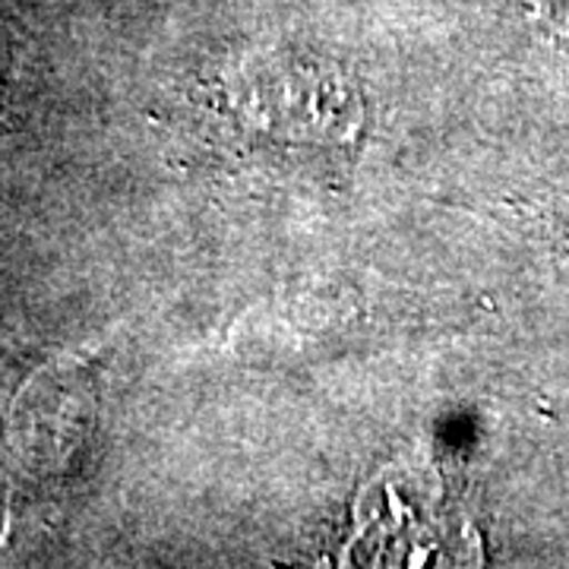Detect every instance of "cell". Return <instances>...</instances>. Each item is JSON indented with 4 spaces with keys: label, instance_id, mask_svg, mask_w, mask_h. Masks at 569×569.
Segmentation results:
<instances>
[{
    "label": "cell",
    "instance_id": "obj_1",
    "mask_svg": "<svg viewBox=\"0 0 569 569\" xmlns=\"http://www.w3.org/2000/svg\"><path fill=\"white\" fill-rule=\"evenodd\" d=\"M96 433V387L80 361H54L29 377L10 408V497L48 503L80 475Z\"/></svg>",
    "mask_w": 569,
    "mask_h": 569
}]
</instances>
